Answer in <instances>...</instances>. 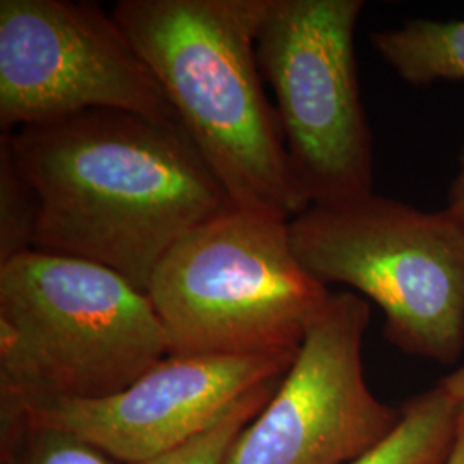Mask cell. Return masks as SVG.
I'll return each instance as SVG.
<instances>
[{"label": "cell", "mask_w": 464, "mask_h": 464, "mask_svg": "<svg viewBox=\"0 0 464 464\" xmlns=\"http://www.w3.org/2000/svg\"><path fill=\"white\" fill-rule=\"evenodd\" d=\"M2 134L40 199L34 249L107 266L143 293L179 237L234 207L181 122L90 111Z\"/></svg>", "instance_id": "6da1fadb"}, {"label": "cell", "mask_w": 464, "mask_h": 464, "mask_svg": "<svg viewBox=\"0 0 464 464\" xmlns=\"http://www.w3.org/2000/svg\"><path fill=\"white\" fill-rule=\"evenodd\" d=\"M270 0H119L133 40L236 208L291 222L312 205L264 88L256 36Z\"/></svg>", "instance_id": "7a4b0ae2"}, {"label": "cell", "mask_w": 464, "mask_h": 464, "mask_svg": "<svg viewBox=\"0 0 464 464\" xmlns=\"http://www.w3.org/2000/svg\"><path fill=\"white\" fill-rule=\"evenodd\" d=\"M169 354L149 295L107 266L30 249L0 266L5 404L105 398Z\"/></svg>", "instance_id": "3957f363"}, {"label": "cell", "mask_w": 464, "mask_h": 464, "mask_svg": "<svg viewBox=\"0 0 464 464\" xmlns=\"http://www.w3.org/2000/svg\"><path fill=\"white\" fill-rule=\"evenodd\" d=\"M147 295L174 356H296L331 298L293 248L289 222L232 207L186 232Z\"/></svg>", "instance_id": "277c9868"}, {"label": "cell", "mask_w": 464, "mask_h": 464, "mask_svg": "<svg viewBox=\"0 0 464 464\" xmlns=\"http://www.w3.org/2000/svg\"><path fill=\"white\" fill-rule=\"evenodd\" d=\"M301 266L324 285L344 284L385 315L406 354L452 365L464 351V226L375 193L312 205L289 222Z\"/></svg>", "instance_id": "5b68a950"}, {"label": "cell", "mask_w": 464, "mask_h": 464, "mask_svg": "<svg viewBox=\"0 0 464 464\" xmlns=\"http://www.w3.org/2000/svg\"><path fill=\"white\" fill-rule=\"evenodd\" d=\"M363 0H270L256 55L287 155L310 205L373 193V145L354 30Z\"/></svg>", "instance_id": "8992f818"}, {"label": "cell", "mask_w": 464, "mask_h": 464, "mask_svg": "<svg viewBox=\"0 0 464 464\" xmlns=\"http://www.w3.org/2000/svg\"><path fill=\"white\" fill-rule=\"evenodd\" d=\"M90 111L179 122L116 17L69 0L0 2V133Z\"/></svg>", "instance_id": "52a82bcc"}, {"label": "cell", "mask_w": 464, "mask_h": 464, "mask_svg": "<svg viewBox=\"0 0 464 464\" xmlns=\"http://www.w3.org/2000/svg\"><path fill=\"white\" fill-rule=\"evenodd\" d=\"M368 324L363 296L332 293L277 391L222 464H348L396 430L401 408L382 402L366 383Z\"/></svg>", "instance_id": "ba28073f"}, {"label": "cell", "mask_w": 464, "mask_h": 464, "mask_svg": "<svg viewBox=\"0 0 464 464\" xmlns=\"http://www.w3.org/2000/svg\"><path fill=\"white\" fill-rule=\"evenodd\" d=\"M295 358L167 354L116 394L23 399L7 408L28 430L61 431L117 463H143L208 430L253 389L284 377Z\"/></svg>", "instance_id": "9c48e42d"}, {"label": "cell", "mask_w": 464, "mask_h": 464, "mask_svg": "<svg viewBox=\"0 0 464 464\" xmlns=\"http://www.w3.org/2000/svg\"><path fill=\"white\" fill-rule=\"evenodd\" d=\"M382 59L406 83L464 82V19H411L370 34Z\"/></svg>", "instance_id": "30bf717a"}, {"label": "cell", "mask_w": 464, "mask_h": 464, "mask_svg": "<svg viewBox=\"0 0 464 464\" xmlns=\"http://www.w3.org/2000/svg\"><path fill=\"white\" fill-rule=\"evenodd\" d=\"M459 402L435 385L401 406V421L383 442L348 464H446Z\"/></svg>", "instance_id": "8fae6325"}, {"label": "cell", "mask_w": 464, "mask_h": 464, "mask_svg": "<svg viewBox=\"0 0 464 464\" xmlns=\"http://www.w3.org/2000/svg\"><path fill=\"white\" fill-rule=\"evenodd\" d=\"M40 199L0 133V266L34 246Z\"/></svg>", "instance_id": "7c38bea8"}, {"label": "cell", "mask_w": 464, "mask_h": 464, "mask_svg": "<svg viewBox=\"0 0 464 464\" xmlns=\"http://www.w3.org/2000/svg\"><path fill=\"white\" fill-rule=\"evenodd\" d=\"M281 379L266 382L239 399L216 425L199 433L181 448L174 449L159 458L136 464H222L237 435L249 421L266 408L268 399L277 391Z\"/></svg>", "instance_id": "4fadbf2b"}, {"label": "cell", "mask_w": 464, "mask_h": 464, "mask_svg": "<svg viewBox=\"0 0 464 464\" xmlns=\"http://www.w3.org/2000/svg\"><path fill=\"white\" fill-rule=\"evenodd\" d=\"M34 435L32 464H116L100 449L72 435L52 430H30Z\"/></svg>", "instance_id": "5bb4252c"}, {"label": "cell", "mask_w": 464, "mask_h": 464, "mask_svg": "<svg viewBox=\"0 0 464 464\" xmlns=\"http://www.w3.org/2000/svg\"><path fill=\"white\" fill-rule=\"evenodd\" d=\"M446 208L464 226V149L459 155L458 174L449 189V201Z\"/></svg>", "instance_id": "9a60e30c"}, {"label": "cell", "mask_w": 464, "mask_h": 464, "mask_svg": "<svg viewBox=\"0 0 464 464\" xmlns=\"http://www.w3.org/2000/svg\"><path fill=\"white\" fill-rule=\"evenodd\" d=\"M446 464H464V401L459 402V408H458L456 433H454L452 448L449 452Z\"/></svg>", "instance_id": "2e32d148"}, {"label": "cell", "mask_w": 464, "mask_h": 464, "mask_svg": "<svg viewBox=\"0 0 464 464\" xmlns=\"http://www.w3.org/2000/svg\"><path fill=\"white\" fill-rule=\"evenodd\" d=\"M439 385L458 402L464 401V366L446 375L442 381L439 382Z\"/></svg>", "instance_id": "e0dca14e"}]
</instances>
